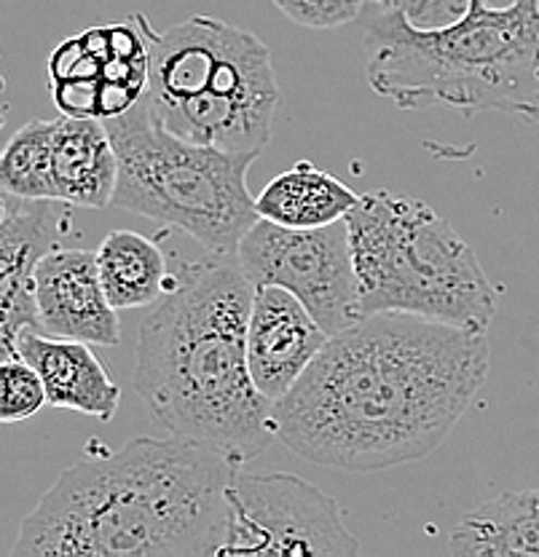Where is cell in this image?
I'll use <instances>...</instances> for the list:
<instances>
[{
	"mask_svg": "<svg viewBox=\"0 0 539 557\" xmlns=\"http://www.w3.org/2000/svg\"><path fill=\"white\" fill-rule=\"evenodd\" d=\"M106 126L119 156L110 207L172 225L207 252H236L260 218L247 185V172L260 153L175 135L156 119L148 97L108 119Z\"/></svg>",
	"mask_w": 539,
	"mask_h": 557,
	"instance_id": "7",
	"label": "cell"
},
{
	"mask_svg": "<svg viewBox=\"0 0 539 557\" xmlns=\"http://www.w3.org/2000/svg\"><path fill=\"white\" fill-rule=\"evenodd\" d=\"M489 3H494V5H507V3H513V0H489Z\"/></svg>",
	"mask_w": 539,
	"mask_h": 557,
	"instance_id": "23",
	"label": "cell"
},
{
	"mask_svg": "<svg viewBox=\"0 0 539 557\" xmlns=\"http://www.w3.org/2000/svg\"><path fill=\"white\" fill-rule=\"evenodd\" d=\"M73 228V207L60 199H25L3 190L0 207V351L14 357L22 330H40L36 269Z\"/></svg>",
	"mask_w": 539,
	"mask_h": 557,
	"instance_id": "11",
	"label": "cell"
},
{
	"mask_svg": "<svg viewBox=\"0 0 539 557\" xmlns=\"http://www.w3.org/2000/svg\"><path fill=\"white\" fill-rule=\"evenodd\" d=\"M330 335L309 309L282 287H255L247 322V362L255 386L280 403L320 357Z\"/></svg>",
	"mask_w": 539,
	"mask_h": 557,
	"instance_id": "13",
	"label": "cell"
},
{
	"mask_svg": "<svg viewBox=\"0 0 539 557\" xmlns=\"http://www.w3.org/2000/svg\"><path fill=\"white\" fill-rule=\"evenodd\" d=\"M49 408L44 379L22 357L3 359L0 364V421L20 423Z\"/></svg>",
	"mask_w": 539,
	"mask_h": 557,
	"instance_id": "20",
	"label": "cell"
},
{
	"mask_svg": "<svg viewBox=\"0 0 539 557\" xmlns=\"http://www.w3.org/2000/svg\"><path fill=\"white\" fill-rule=\"evenodd\" d=\"M359 553V542L333 496L285 472H236L225 493L216 557Z\"/></svg>",
	"mask_w": 539,
	"mask_h": 557,
	"instance_id": "8",
	"label": "cell"
},
{
	"mask_svg": "<svg viewBox=\"0 0 539 557\" xmlns=\"http://www.w3.org/2000/svg\"><path fill=\"white\" fill-rule=\"evenodd\" d=\"M370 89L403 110L445 104L465 119L510 113L539 124V0H467L454 22L421 27L403 5L365 33Z\"/></svg>",
	"mask_w": 539,
	"mask_h": 557,
	"instance_id": "4",
	"label": "cell"
},
{
	"mask_svg": "<svg viewBox=\"0 0 539 557\" xmlns=\"http://www.w3.org/2000/svg\"><path fill=\"white\" fill-rule=\"evenodd\" d=\"M489 364V330L365 313L330 335L274 405L277 440L306 461L346 472L419 461L454 432Z\"/></svg>",
	"mask_w": 539,
	"mask_h": 557,
	"instance_id": "1",
	"label": "cell"
},
{
	"mask_svg": "<svg viewBox=\"0 0 539 557\" xmlns=\"http://www.w3.org/2000/svg\"><path fill=\"white\" fill-rule=\"evenodd\" d=\"M51 183L54 199L81 209L113 205L119 156L106 121L60 115L51 137Z\"/></svg>",
	"mask_w": 539,
	"mask_h": 557,
	"instance_id": "15",
	"label": "cell"
},
{
	"mask_svg": "<svg viewBox=\"0 0 539 557\" xmlns=\"http://www.w3.org/2000/svg\"><path fill=\"white\" fill-rule=\"evenodd\" d=\"M89 346L84 341L51 338L40 330H22L14 357L38 370L49 394V408L110 421L119 410L121 388Z\"/></svg>",
	"mask_w": 539,
	"mask_h": 557,
	"instance_id": "14",
	"label": "cell"
},
{
	"mask_svg": "<svg viewBox=\"0 0 539 557\" xmlns=\"http://www.w3.org/2000/svg\"><path fill=\"white\" fill-rule=\"evenodd\" d=\"M36 309L40 333L51 338L119 346V309L102 287L97 252L54 249L36 269Z\"/></svg>",
	"mask_w": 539,
	"mask_h": 557,
	"instance_id": "12",
	"label": "cell"
},
{
	"mask_svg": "<svg viewBox=\"0 0 539 557\" xmlns=\"http://www.w3.org/2000/svg\"><path fill=\"white\" fill-rule=\"evenodd\" d=\"M148 97L156 119L194 143L260 153L282 95L271 51L258 35L191 16L156 33L148 22Z\"/></svg>",
	"mask_w": 539,
	"mask_h": 557,
	"instance_id": "6",
	"label": "cell"
},
{
	"mask_svg": "<svg viewBox=\"0 0 539 557\" xmlns=\"http://www.w3.org/2000/svg\"><path fill=\"white\" fill-rule=\"evenodd\" d=\"M290 22L309 30H335L355 22L365 0H271Z\"/></svg>",
	"mask_w": 539,
	"mask_h": 557,
	"instance_id": "21",
	"label": "cell"
},
{
	"mask_svg": "<svg viewBox=\"0 0 539 557\" xmlns=\"http://www.w3.org/2000/svg\"><path fill=\"white\" fill-rule=\"evenodd\" d=\"M97 269L108 300L119 311L150 309L175 284L159 239L137 231H113L97 247Z\"/></svg>",
	"mask_w": 539,
	"mask_h": 557,
	"instance_id": "18",
	"label": "cell"
},
{
	"mask_svg": "<svg viewBox=\"0 0 539 557\" xmlns=\"http://www.w3.org/2000/svg\"><path fill=\"white\" fill-rule=\"evenodd\" d=\"M449 553L539 557V487L504 493L473 509L451 531Z\"/></svg>",
	"mask_w": 539,
	"mask_h": 557,
	"instance_id": "17",
	"label": "cell"
},
{
	"mask_svg": "<svg viewBox=\"0 0 539 557\" xmlns=\"http://www.w3.org/2000/svg\"><path fill=\"white\" fill-rule=\"evenodd\" d=\"M357 201L359 194L339 177L311 161H298L266 183V188L255 196V209L264 220L287 228H322L346 220Z\"/></svg>",
	"mask_w": 539,
	"mask_h": 557,
	"instance_id": "16",
	"label": "cell"
},
{
	"mask_svg": "<svg viewBox=\"0 0 539 557\" xmlns=\"http://www.w3.org/2000/svg\"><path fill=\"white\" fill-rule=\"evenodd\" d=\"M240 467L175 434L84 458L40 496L11 557H216Z\"/></svg>",
	"mask_w": 539,
	"mask_h": 557,
	"instance_id": "2",
	"label": "cell"
},
{
	"mask_svg": "<svg viewBox=\"0 0 539 557\" xmlns=\"http://www.w3.org/2000/svg\"><path fill=\"white\" fill-rule=\"evenodd\" d=\"M370 3H376L379 9H395V5H405L408 0H370Z\"/></svg>",
	"mask_w": 539,
	"mask_h": 557,
	"instance_id": "22",
	"label": "cell"
},
{
	"mask_svg": "<svg viewBox=\"0 0 539 557\" xmlns=\"http://www.w3.org/2000/svg\"><path fill=\"white\" fill-rule=\"evenodd\" d=\"M148 20L97 25L62 40L49 57V86L62 115L115 119L148 91Z\"/></svg>",
	"mask_w": 539,
	"mask_h": 557,
	"instance_id": "10",
	"label": "cell"
},
{
	"mask_svg": "<svg viewBox=\"0 0 539 557\" xmlns=\"http://www.w3.org/2000/svg\"><path fill=\"white\" fill-rule=\"evenodd\" d=\"M54 121H30L9 139L0 161V185L3 190L25 199H54L51 183V137Z\"/></svg>",
	"mask_w": 539,
	"mask_h": 557,
	"instance_id": "19",
	"label": "cell"
},
{
	"mask_svg": "<svg viewBox=\"0 0 539 557\" xmlns=\"http://www.w3.org/2000/svg\"><path fill=\"white\" fill-rule=\"evenodd\" d=\"M253 295L236 252L183 260L170 293L143 319L132 373L161 429L236 463L277 440V403L260 394L247 362Z\"/></svg>",
	"mask_w": 539,
	"mask_h": 557,
	"instance_id": "3",
	"label": "cell"
},
{
	"mask_svg": "<svg viewBox=\"0 0 539 557\" xmlns=\"http://www.w3.org/2000/svg\"><path fill=\"white\" fill-rule=\"evenodd\" d=\"M346 225L365 313L403 311L489 330L500 289L438 209L414 196L370 190Z\"/></svg>",
	"mask_w": 539,
	"mask_h": 557,
	"instance_id": "5",
	"label": "cell"
},
{
	"mask_svg": "<svg viewBox=\"0 0 539 557\" xmlns=\"http://www.w3.org/2000/svg\"><path fill=\"white\" fill-rule=\"evenodd\" d=\"M236 260L255 287L293 293L328 335L365 317L346 220L322 228H287L258 218L236 247Z\"/></svg>",
	"mask_w": 539,
	"mask_h": 557,
	"instance_id": "9",
	"label": "cell"
}]
</instances>
